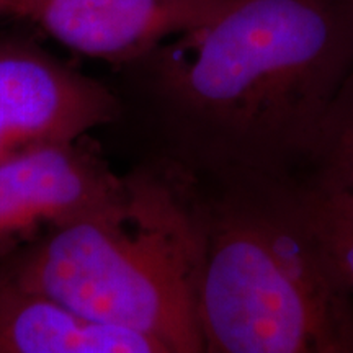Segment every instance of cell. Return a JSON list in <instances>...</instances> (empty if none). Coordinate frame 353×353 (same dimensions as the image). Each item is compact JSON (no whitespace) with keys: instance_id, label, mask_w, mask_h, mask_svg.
<instances>
[{"instance_id":"cell-1","label":"cell","mask_w":353,"mask_h":353,"mask_svg":"<svg viewBox=\"0 0 353 353\" xmlns=\"http://www.w3.org/2000/svg\"><path fill=\"white\" fill-rule=\"evenodd\" d=\"M352 64L345 0H232L114 68L105 145L175 182H301Z\"/></svg>"},{"instance_id":"cell-9","label":"cell","mask_w":353,"mask_h":353,"mask_svg":"<svg viewBox=\"0 0 353 353\" xmlns=\"http://www.w3.org/2000/svg\"><path fill=\"white\" fill-rule=\"evenodd\" d=\"M299 185L307 213L353 294V198Z\"/></svg>"},{"instance_id":"cell-10","label":"cell","mask_w":353,"mask_h":353,"mask_svg":"<svg viewBox=\"0 0 353 353\" xmlns=\"http://www.w3.org/2000/svg\"><path fill=\"white\" fill-rule=\"evenodd\" d=\"M345 2H347V6L352 8V12H353V0H345Z\"/></svg>"},{"instance_id":"cell-12","label":"cell","mask_w":353,"mask_h":353,"mask_svg":"<svg viewBox=\"0 0 353 353\" xmlns=\"http://www.w3.org/2000/svg\"><path fill=\"white\" fill-rule=\"evenodd\" d=\"M0 3H2V0H0Z\"/></svg>"},{"instance_id":"cell-5","label":"cell","mask_w":353,"mask_h":353,"mask_svg":"<svg viewBox=\"0 0 353 353\" xmlns=\"http://www.w3.org/2000/svg\"><path fill=\"white\" fill-rule=\"evenodd\" d=\"M88 138L0 162V260L121 200L126 175H118L100 143Z\"/></svg>"},{"instance_id":"cell-8","label":"cell","mask_w":353,"mask_h":353,"mask_svg":"<svg viewBox=\"0 0 353 353\" xmlns=\"http://www.w3.org/2000/svg\"><path fill=\"white\" fill-rule=\"evenodd\" d=\"M301 183L353 198V64L329 110L311 167Z\"/></svg>"},{"instance_id":"cell-3","label":"cell","mask_w":353,"mask_h":353,"mask_svg":"<svg viewBox=\"0 0 353 353\" xmlns=\"http://www.w3.org/2000/svg\"><path fill=\"white\" fill-rule=\"evenodd\" d=\"M120 201L57 226L0 260V273L164 353H205L200 239L183 185L130 167Z\"/></svg>"},{"instance_id":"cell-2","label":"cell","mask_w":353,"mask_h":353,"mask_svg":"<svg viewBox=\"0 0 353 353\" xmlns=\"http://www.w3.org/2000/svg\"><path fill=\"white\" fill-rule=\"evenodd\" d=\"M200 239L205 353H353V294L299 182H179Z\"/></svg>"},{"instance_id":"cell-7","label":"cell","mask_w":353,"mask_h":353,"mask_svg":"<svg viewBox=\"0 0 353 353\" xmlns=\"http://www.w3.org/2000/svg\"><path fill=\"white\" fill-rule=\"evenodd\" d=\"M0 353H164L144 335L97 322L0 273Z\"/></svg>"},{"instance_id":"cell-4","label":"cell","mask_w":353,"mask_h":353,"mask_svg":"<svg viewBox=\"0 0 353 353\" xmlns=\"http://www.w3.org/2000/svg\"><path fill=\"white\" fill-rule=\"evenodd\" d=\"M118 112L108 82L30 39L0 37V162L76 143L112 125Z\"/></svg>"},{"instance_id":"cell-11","label":"cell","mask_w":353,"mask_h":353,"mask_svg":"<svg viewBox=\"0 0 353 353\" xmlns=\"http://www.w3.org/2000/svg\"><path fill=\"white\" fill-rule=\"evenodd\" d=\"M226 2H231V0H226Z\"/></svg>"},{"instance_id":"cell-6","label":"cell","mask_w":353,"mask_h":353,"mask_svg":"<svg viewBox=\"0 0 353 353\" xmlns=\"http://www.w3.org/2000/svg\"><path fill=\"white\" fill-rule=\"evenodd\" d=\"M231 2L2 0L0 17L32 23L70 51L117 68L195 28Z\"/></svg>"}]
</instances>
